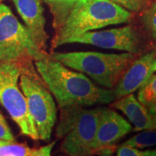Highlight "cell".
Masks as SVG:
<instances>
[{"instance_id": "obj_1", "label": "cell", "mask_w": 156, "mask_h": 156, "mask_svg": "<svg viewBox=\"0 0 156 156\" xmlns=\"http://www.w3.org/2000/svg\"><path fill=\"white\" fill-rule=\"evenodd\" d=\"M34 66L61 109L108 104L115 100L113 89L96 86L87 76L66 67L50 55L35 60Z\"/></svg>"}, {"instance_id": "obj_2", "label": "cell", "mask_w": 156, "mask_h": 156, "mask_svg": "<svg viewBox=\"0 0 156 156\" xmlns=\"http://www.w3.org/2000/svg\"><path fill=\"white\" fill-rule=\"evenodd\" d=\"M133 17L134 13L111 0H77L61 27L55 31L51 47L56 49L70 38L93 30L130 22Z\"/></svg>"}, {"instance_id": "obj_3", "label": "cell", "mask_w": 156, "mask_h": 156, "mask_svg": "<svg viewBox=\"0 0 156 156\" xmlns=\"http://www.w3.org/2000/svg\"><path fill=\"white\" fill-rule=\"evenodd\" d=\"M50 56L66 67L87 75L101 86L114 89L124 72L139 55L129 52L108 54L76 51L52 52Z\"/></svg>"}, {"instance_id": "obj_4", "label": "cell", "mask_w": 156, "mask_h": 156, "mask_svg": "<svg viewBox=\"0 0 156 156\" xmlns=\"http://www.w3.org/2000/svg\"><path fill=\"white\" fill-rule=\"evenodd\" d=\"M46 56L48 54L39 50L27 27L0 2V62L30 67L35 60Z\"/></svg>"}, {"instance_id": "obj_5", "label": "cell", "mask_w": 156, "mask_h": 156, "mask_svg": "<svg viewBox=\"0 0 156 156\" xmlns=\"http://www.w3.org/2000/svg\"><path fill=\"white\" fill-rule=\"evenodd\" d=\"M19 81L39 139L49 141L56 122L55 98L32 66L22 68Z\"/></svg>"}, {"instance_id": "obj_6", "label": "cell", "mask_w": 156, "mask_h": 156, "mask_svg": "<svg viewBox=\"0 0 156 156\" xmlns=\"http://www.w3.org/2000/svg\"><path fill=\"white\" fill-rule=\"evenodd\" d=\"M22 67L16 63L0 62V103L18 126L21 133L34 140H39L27 101L18 83Z\"/></svg>"}, {"instance_id": "obj_7", "label": "cell", "mask_w": 156, "mask_h": 156, "mask_svg": "<svg viewBox=\"0 0 156 156\" xmlns=\"http://www.w3.org/2000/svg\"><path fill=\"white\" fill-rule=\"evenodd\" d=\"M147 40L149 39L146 37L141 29L133 24H128L119 28L89 31L68 40L65 44H84L102 49L123 50L140 55L156 48L147 44Z\"/></svg>"}, {"instance_id": "obj_8", "label": "cell", "mask_w": 156, "mask_h": 156, "mask_svg": "<svg viewBox=\"0 0 156 156\" xmlns=\"http://www.w3.org/2000/svg\"><path fill=\"white\" fill-rule=\"evenodd\" d=\"M78 107L72 125L61 144V151L69 156H91L101 108L85 109Z\"/></svg>"}, {"instance_id": "obj_9", "label": "cell", "mask_w": 156, "mask_h": 156, "mask_svg": "<svg viewBox=\"0 0 156 156\" xmlns=\"http://www.w3.org/2000/svg\"><path fill=\"white\" fill-rule=\"evenodd\" d=\"M132 130L131 124L120 114L111 108H101L91 155L111 156L115 144Z\"/></svg>"}, {"instance_id": "obj_10", "label": "cell", "mask_w": 156, "mask_h": 156, "mask_svg": "<svg viewBox=\"0 0 156 156\" xmlns=\"http://www.w3.org/2000/svg\"><path fill=\"white\" fill-rule=\"evenodd\" d=\"M156 73V48L137 56L124 72L113 91L115 100L139 90Z\"/></svg>"}, {"instance_id": "obj_11", "label": "cell", "mask_w": 156, "mask_h": 156, "mask_svg": "<svg viewBox=\"0 0 156 156\" xmlns=\"http://www.w3.org/2000/svg\"><path fill=\"white\" fill-rule=\"evenodd\" d=\"M22 17L25 26L32 35L36 44L43 53H46V44L49 38L45 30L43 0H11Z\"/></svg>"}, {"instance_id": "obj_12", "label": "cell", "mask_w": 156, "mask_h": 156, "mask_svg": "<svg viewBox=\"0 0 156 156\" xmlns=\"http://www.w3.org/2000/svg\"><path fill=\"white\" fill-rule=\"evenodd\" d=\"M112 107L122 111L133 124L134 131L151 129L152 116L147 111V107L140 103L133 94L125 95L114 101Z\"/></svg>"}, {"instance_id": "obj_13", "label": "cell", "mask_w": 156, "mask_h": 156, "mask_svg": "<svg viewBox=\"0 0 156 156\" xmlns=\"http://www.w3.org/2000/svg\"><path fill=\"white\" fill-rule=\"evenodd\" d=\"M50 7L53 16V27L55 31L62 26L68 14L77 0H43Z\"/></svg>"}, {"instance_id": "obj_14", "label": "cell", "mask_w": 156, "mask_h": 156, "mask_svg": "<svg viewBox=\"0 0 156 156\" xmlns=\"http://www.w3.org/2000/svg\"><path fill=\"white\" fill-rule=\"evenodd\" d=\"M140 23L146 37L156 45V1L140 12Z\"/></svg>"}, {"instance_id": "obj_15", "label": "cell", "mask_w": 156, "mask_h": 156, "mask_svg": "<svg viewBox=\"0 0 156 156\" xmlns=\"http://www.w3.org/2000/svg\"><path fill=\"white\" fill-rule=\"evenodd\" d=\"M122 145L133 147L138 149L156 145V129H145L127 140Z\"/></svg>"}, {"instance_id": "obj_16", "label": "cell", "mask_w": 156, "mask_h": 156, "mask_svg": "<svg viewBox=\"0 0 156 156\" xmlns=\"http://www.w3.org/2000/svg\"><path fill=\"white\" fill-rule=\"evenodd\" d=\"M137 99L144 106L156 101V73L138 90Z\"/></svg>"}, {"instance_id": "obj_17", "label": "cell", "mask_w": 156, "mask_h": 156, "mask_svg": "<svg viewBox=\"0 0 156 156\" xmlns=\"http://www.w3.org/2000/svg\"><path fill=\"white\" fill-rule=\"evenodd\" d=\"M32 150L24 143L11 141L0 146V156H30Z\"/></svg>"}, {"instance_id": "obj_18", "label": "cell", "mask_w": 156, "mask_h": 156, "mask_svg": "<svg viewBox=\"0 0 156 156\" xmlns=\"http://www.w3.org/2000/svg\"><path fill=\"white\" fill-rule=\"evenodd\" d=\"M132 13H140L149 6L154 0H111Z\"/></svg>"}, {"instance_id": "obj_19", "label": "cell", "mask_w": 156, "mask_h": 156, "mask_svg": "<svg viewBox=\"0 0 156 156\" xmlns=\"http://www.w3.org/2000/svg\"><path fill=\"white\" fill-rule=\"evenodd\" d=\"M0 140L14 141V136L1 112H0Z\"/></svg>"}, {"instance_id": "obj_20", "label": "cell", "mask_w": 156, "mask_h": 156, "mask_svg": "<svg viewBox=\"0 0 156 156\" xmlns=\"http://www.w3.org/2000/svg\"><path fill=\"white\" fill-rule=\"evenodd\" d=\"M116 156H147L144 151H140L138 148H135L129 146L122 145L117 150Z\"/></svg>"}, {"instance_id": "obj_21", "label": "cell", "mask_w": 156, "mask_h": 156, "mask_svg": "<svg viewBox=\"0 0 156 156\" xmlns=\"http://www.w3.org/2000/svg\"><path fill=\"white\" fill-rule=\"evenodd\" d=\"M56 141H53L48 145L44 146L38 149H33L30 156H51V151L53 149Z\"/></svg>"}, {"instance_id": "obj_22", "label": "cell", "mask_w": 156, "mask_h": 156, "mask_svg": "<svg viewBox=\"0 0 156 156\" xmlns=\"http://www.w3.org/2000/svg\"><path fill=\"white\" fill-rule=\"evenodd\" d=\"M147 107V111L149 113L151 116L153 117H156V101L151 102L150 104H148Z\"/></svg>"}, {"instance_id": "obj_23", "label": "cell", "mask_w": 156, "mask_h": 156, "mask_svg": "<svg viewBox=\"0 0 156 156\" xmlns=\"http://www.w3.org/2000/svg\"><path fill=\"white\" fill-rule=\"evenodd\" d=\"M147 156H156V148L154 149H149V150L144 151Z\"/></svg>"}, {"instance_id": "obj_24", "label": "cell", "mask_w": 156, "mask_h": 156, "mask_svg": "<svg viewBox=\"0 0 156 156\" xmlns=\"http://www.w3.org/2000/svg\"><path fill=\"white\" fill-rule=\"evenodd\" d=\"M151 129H156V117L152 116V127Z\"/></svg>"}, {"instance_id": "obj_25", "label": "cell", "mask_w": 156, "mask_h": 156, "mask_svg": "<svg viewBox=\"0 0 156 156\" xmlns=\"http://www.w3.org/2000/svg\"><path fill=\"white\" fill-rule=\"evenodd\" d=\"M8 142H11V141H9V140H0V146L5 145V144L8 143Z\"/></svg>"}]
</instances>
